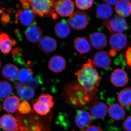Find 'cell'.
<instances>
[{"label":"cell","mask_w":131,"mask_h":131,"mask_svg":"<svg viewBox=\"0 0 131 131\" xmlns=\"http://www.w3.org/2000/svg\"><path fill=\"white\" fill-rule=\"evenodd\" d=\"M75 74L79 84L87 92L94 93L98 91L101 78L93 60L89 59Z\"/></svg>","instance_id":"cell-1"},{"label":"cell","mask_w":131,"mask_h":131,"mask_svg":"<svg viewBox=\"0 0 131 131\" xmlns=\"http://www.w3.org/2000/svg\"><path fill=\"white\" fill-rule=\"evenodd\" d=\"M30 7L34 14L43 17L46 16L56 19L57 13L54 10L56 0H28Z\"/></svg>","instance_id":"cell-2"},{"label":"cell","mask_w":131,"mask_h":131,"mask_svg":"<svg viewBox=\"0 0 131 131\" xmlns=\"http://www.w3.org/2000/svg\"><path fill=\"white\" fill-rule=\"evenodd\" d=\"M68 22L71 28L74 30H80L86 27L89 23V19L86 13L77 11L70 16Z\"/></svg>","instance_id":"cell-3"},{"label":"cell","mask_w":131,"mask_h":131,"mask_svg":"<svg viewBox=\"0 0 131 131\" xmlns=\"http://www.w3.org/2000/svg\"><path fill=\"white\" fill-rule=\"evenodd\" d=\"M103 25L109 31L111 34L121 33L127 29L126 20L120 16H116L106 20L103 22Z\"/></svg>","instance_id":"cell-4"},{"label":"cell","mask_w":131,"mask_h":131,"mask_svg":"<svg viewBox=\"0 0 131 131\" xmlns=\"http://www.w3.org/2000/svg\"><path fill=\"white\" fill-rule=\"evenodd\" d=\"M54 11L62 17L70 16L74 10V4L71 0H59L54 3Z\"/></svg>","instance_id":"cell-5"},{"label":"cell","mask_w":131,"mask_h":131,"mask_svg":"<svg viewBox=\"0 0 131 131\" xmlns=\"http://www.w3.org/2000/svg\"><path fill=\"white\" fill-rule=\"evenodd\" d=\"M15 17L16 24L19 23L25 26H30L35 25L34 14L30 9H20L16 13Z\"/></svg>","instance_id":"cell-6"},{"label":"cell","mask_w":131,"mask_h":131,"mask_svg":"<svg viewBox=\"0 0 131 131\" xmlns=\"http://www.w3.org/2000/svg\"><path fill=\"white\" fill-rule=\"evenodd\" d=\"M110 81L113 85L117 88L124 86L129 81L127 73L122 69H115L111 74Z\"/></svg>","instance_id":"cell-7"},{"label":"cell","mask_w":131,"mask_h":131,"mask_svg":"<svg viewBox=\"0 0 131 131\" xmlns=\"http://www.w3.org/2000/svg\"><path fill=\"white\" fill-rule=\"evenodd\" d=\"M75 122L78 128L84 129L90 126L93 122V119L88 112L85 110H79L76 115Z\"/></svg>","instance_id":"cell-8"},{"label":"cell","mask_w":131,"mask_h":131,"mask_svg":"<svg viewBox=\"0 0 131 131\" xmlns=\"http://www.w3.org/2000/svg\"><path fill=\"white\" fill-rule=\"evenodd\" d=\"M0 126L5 131H17L19 124L16 118L11 114H5L0 118Z\"/></svg>","instance_id":"cell-9"},{"label":"cell","mask_w":131,"mask_h":131,"mask_svg":"<svg viewBox=\"0 0 131 131\" xmlns=\"http://www.w3.org/2000/svg\"><path fill=\"white\" fill-rule=\"evenodd\" d=\"M93 62L96 67L106 69L111 65L112 59L108 52L102 51L95 54Z\"/></svg>","instance_id":"cell-10"},{"label":"cell","mask_w":131,"mask_h":131,"mask_svg":"<svg viewBox=\"0 0 131 131\" xmlns=\"http://www.w3.org/2000/svg\"><path fill=\"white\" fill-rule=\"evenodd\" d=\"M126 36L122 33L113 34L109 39V43L112 49L120 51L124 49L127 44Z\"/></svg>","instance_id":"cell-11"},{"label":"cell","mask_w":131,"mask_h":131,"mask_svg":"<svg viewBox=\"0 0 131 131\" xmlns=\"http://www.w3.org/2000/svg\"><path fill=\"white\" fill-rule=\"evenodd\" d=\"M66 62L65 59L59 55L52 57L48 63V68L54 73L62 72L65 69Z\"/></svg>","instance_id":"cell-12"},{"label":"cell","mask_w":131,"mask_h":131,"mask_svg":"<svg viewBox=\"0 0 131 131\" xmlns=\"http://www.w3.org/2000/svg\"><path fill=\"white\" fill-rule=\"evenodd\" d=\"M90 42L95 49L101 50L106 47L107 40L105 35L102 32H96L90 35Z\"/></svg>","instance_id":"cell-13"},{"label":"cell","mask_w":131,"mask_h":131,"mask_svg":"<svg viewBox=\"0 0 131 131\" xmlns=\"http://www.w3.org/2000/svg\"><path fill=\"white\" fill-rule=\"evenodd\" d=\"M40 50L45 53H51L56 50L57 43L56 39L49 36L43 37L39 42Z\"/></svg>","instance_id":"cell-14"},{"label":"cell","mask_w":131,"mask_h":131,"mask_svg":"<svg viewBox=\"0 0 131 131\" xmlns=\"http://www.w3.org/2000/svg\"><path fill=\"white\" fill-rule=\"evenodd\" d=\"M25 35L27 40L32 43L39 42L42 38V32L39 27L36 25L29 26L26 30Z\"/></svg>","instance_id":"cell-15"},{"label":"cell","mask_w":131,"mask_h":131,"mask_svg":"<svg viewBox=\"0 0 131 131\" xmlns=\"http://www.w3.org/2000/svg\"><path fill=\"white\" fill-rule=\"evenodd\" d=\"M107 106L103 102H98L91 106L90 109L91 116L97 119L103 118L107 114Z\"/></svg>","instance_id":"cell-16"},{"label":"cell","mask_w":131,"mask_h":131,"mask_svg":"<svg viewBox=\"0 0 131 131\" xmlns=\"http://www.w3.org/2000/svg\"><path fill=\"white\" fill-rule=\"evenodd\" d=\"M19 68L14 64H7L3 68L1 74L4 78L11 81L17 80L18 77Z\"/></svg>","instance_id":"cell-17"},{"label":"cell","mask_w":131,"mask_h":131,"mask_svg":"<svg viewBox=\"0 0 131 131\" xmlns=\"http://www.w3.org/2000/svg\"><path fill=\"white\" fill-rule=\"evenodd\" d=\"M16 44V41L12 39L7 34H0V50L3 53H9L12 50L13 46Z\"/></svg>","instance_id":"cell-18"},{"label":"cell","mask_w":131,"mask_h":131,"mask_svg":"<svg viewBox=\"0 0 131 131\" xmlns=\"http://www.w3.org/2000/svg\"><path fill=\"white\" fill-rule=\"evenodd\" d=\"M15 86L18 95L23 99L30 100L34 96V90L25 84L18 82H15Z\"/></svg>","instance_id":"cell-19"},{"label":"cell","mask_w":131,"mask_h":131,"mask_svg":"<svg viewBox=\"0 0 131 131\" xmlns=\"http://www.w3.org/2000/svg\"><path fill=\"white\" fill-rule=\"evenodd\" d=\"M115 10L119 16L128 17L131 14V3L128 0H119L115 6Z\"/></svg>","instance_id":"cell-20"},{"label":"cell","mask_w":131,"mask_h":131,"mask_svg":"<svg viewBox=\"0 0 131 131\" xmlns=\"http://www.w3.org/2000/svg\"><path fill=\"white\" fill-rule=\"evenodd\" d=\"M74 47L80 54H86L91 50V46L86 38L78 37L75 39L74 42Z\"/></svg>","instance_id":"cell-21"},{"label":"cell","mask_w":131,"mask_h":131,"mask_svg":"<svg viewBox=\"0 0 131 131\" xmlns=\"http://www.w3.org/2000/svg\"><path fill=\"white\" fill-rule=\"evenodd\" d=\"M20 102V100L17 96H9L3 102V109L8 113H14L18 109Z\"/></svg>","instance_id":"cell-22"},{"label":"cell","mask_w":131,"mask_h":131,"mask_svg":"<svg viewBox=\"0 0 131 131\" xmlns=\"http://www.w3.org/2000/svg\"><path fill=\"white\" fill-rule=\"evenodd\" d=\"M70 28L66 20H62L56 25L54 28L55 34L58 37L64 39L68 37L70 33Z\"/></svg>","instance_id":"cell-23"},{"label":"cell","mask_w":131,"mask_h":131,"mask_svg":"<svg viewBox=\"0 0 131 131\" xmlns=\"http://www.w3.org/2000/svg\"><path fill=\"white\" fill-rule=\"evenodd\" d=\"M108 111L110 117L115 120L122 119L126 114L125 110L124 108L117 103H113L110 105Z\"/></svg>","instance_id":"cell-24"},{"label":"cell","mask_w":131,"mask_h":131,"mask_svg":"<svg viewBox=\"0 0 131 131\" xmlns=\"http://www.w3.org/2000/svg\"><path fill=\"white\" fill-rule=\"evenodd\" d=\"M113 13L112 7L110 5L106 3L100 4L96 8V16L102 19H108L112 15Z\"/></svg>","instance_id":"cell-25"},{"label":"cell","mask_w":131,"mask_h":131,"mask_svg":"<svg viewBox=\"0 0 131 131\" xmlns=\"http://www.w3.org/2000/svg\"><path fill=\"white\" fill-rule=\"evenodd\" d=\"M117 99L121 106L129 107L131 106V88L124 89L119 93Z\"/></svg>","instance_id":"cell-26"},{"label":"cell","mask_w":131,"mask_h":131,"mask_svg":"<svg viewBox=\"0 0 131 131\" xmlns=\"http://www.w3.org/2000/svg\"><path fill=\"white\" fill-rule=\"evenodd\" d=\"M13 92L11 84L6 81H0V98L5 99L9 97Z\"/></svg>","instance_id":"cell-27"},{"label":"cell","mask_w":131,"mask_h":131,"mask_svg":"<svg viewBox=\"0 0 131 131\" xmlns=\"http://www.w3.org/2000/svg\"><path fill=\"white\" fill-rule=\"evenodd\" d=\"M34 73L30 68H23L19 71L18 79L22 83H28L32 77Z\"/></svg>","instance_id":"cell-28"},{"label":"cell","mask_w":131,"mask_h":131,"mask_svg":"<svg viewBox=\"0 0 131 131\" xmlns=\"http://www.w3.org/2000/svg\"><path fill=\"white\" fill-rule=\"evenodd\" d=\"M33 107L36 113L42 115L47 114L50 112L51 109L48 105L38 100L34 104Z\"/></svg>","instance_id":"cell-29"},{"label":"cell","mask_w":131,"mask_h":131,"mask_svg":"<svg viewBox=\"0 0 131 131\" xmlns=\"http://www.w3.org/2000/svg\"><path fill=\"white\" fill-rule=\"evenodd\" d=\"M94 0H75V5L79 9L86 10L89 9L93 4Z\"/></svg>","instance_id":"cell-30"},{"label":"cell","mask_w":131,"mask_h":131,"mask_svg":"<svg viewBox=\"0 0 131 131\" xmlns=\"http://www.w3.org/2000/svg\"><path fill=\"white\" fill-rule=\"evenodd\" d=\"M38 100L41 102L47 104L51 108L54 106V102L53 101V98L50 95L42 94L39 97Z\"/></svg>","instance_id":"cell-31"},{"label":"cell","mask_w":131,"mask_h":131,"mask_svg":"<svg viewBox=\"0 0 131 131\" xmlns=\"http://www.w3.org/2000/svg\"><path fill=\"white\" fill-rule=\"evenodd\" d=\"M19 112L22 114H27L30 112L31 107L30 104L26 100H24L20 103L18 108Z\"/></svg>","instance_id":"cell-32"},{"label":"cell","mask_w":131,"mask_h":131,"mask_svg":"<svg viewBox=\"0 0 131 131\" xmlns=\"http://www.w3.org/2000/svg\"><path fill=\"white\" fill-rule=\"evenodd\" d=\"M40 83L41 78L39 76H36L32 78L28 82L27 86L34 90L38 88Z\"/></svg>","instance_id":"cell-33"},{"label":"cell","mask_w":131,"mask_h":131,"mask_svg":"<svg viewBox=\"0 0 131 131\" xmlns=\"http://www.w3.org/2000/svg\"><path fill=\"white\" fill-rule=\"evenodd\" d=\"M12 54H13V57L15 61L21 64H24V62L20 59L21 58H20V56H21V52L19 47H17V48L14 49L12 51Z\"/></svg>","instance_id":"cell-34"},{"label":"cell","mask_w":131,"mask_h":131,"mask_svg":"<svg viewBox=\"0 0 131 131\" xmlns=\"http://www.w3.org/2000/svg\"><path fill=\"white\" fill-rule=\"evenodd\" d=\"M122 127L125 131H131V115L125 120L122 125Z\"/></svg>","instance_id":"cell-35"},{"label":"cell","mask_w":131,"mask_h":131,"mask_svg":"<svg viewBox=\"0 0 131 131\" xmlns=\"http://www.w3.org/2000/svg\"><path fill=\"white\" fill-rule=\"evenodd\" d=\"M125 57L127 63L131 67V47L127 49L125 53Z\"/></svg>","instance_id":"cell-36"},{"label":"cell","mask_w":131,"mask_h":131,"mask_svg":"<svg viewBox=\"0 0 131 131\" xmlns=\"http://www.w3.org/2000/svg\"><path fill=\"white\" fill-rule=\"evenodd\" d=\"M10 20V16L9 15L6 13H3L1 18V21L3 25L8 23Z\"/></svg>","instance_id":"cell-37"},{"label":"cell","mask_w":131,"mask_h":131,"mask_svg":"<svg viewBox=\"0 0 131 131\" xmlns=\"http://www.w3.org/2000/svg\"><path fill=\"white\" fill-rule=\"evenodd\" d=\"M84 131H102V129L95 126H90Z\"/></svg>","instance_id":"cell-38"},{"label":"cell","mask_w":131,"mask_h":131,"mask_svg":"<svg viewBox=\"0 0 131 131\" xmlns=\"http://www.w3.org/2000/svg\"><path fill=\"white\" fill-rule=\"evenodd\" d=\"M22 6L24 9H28L30 8L28 0H20Z\"/></svg>","instance_id":"cell-39"},{"label":"cell","mask_w":131,"mask_h":131,"mask_svg":"<svg viewBox=\"0 0 131 131\" xmlns=\"http://www.w3.org/2000/svg\"><path fill=\"white\" fill-rule=\"evenodd\" d=\"M103 1L108 5L113 6L116 5L119 0H103Z\"/></svg>","instance_id":"cell-40"},{"label":"cell","mask_w":131,"mask_h":131,"mask_svg":"<svg viewBox=\"0 0 131 131\" xmlns=\"http://www.w3.org/2000/svg\"><path fill=\"white\" fill-rule=\"evenodd\" d=\"M108 53L110 56L114 57L117 55V51L115 50L114 49H111L109 51Z\"/></svg>","instance_id":"cell-41"},{"label":"cell","mask_w":131,"mask_h":131,"mask_svg":"<svg viewBox=\"0 0 131 131\" xmlns=\"http://www.w3.org/2000/svg\"><path fill=\"white\" fill-rule=\"evenodd\" d=\"M2 110V106L1 105V104H0V112H1V111Z\"/></svg>","instance_id":"cell-42"},{"label":"cell","mask_w":131,"mask_h":131,"mask_svg":"<svg viewBox=\"0 0 131 131\" xmlns=\"http://www.w3.org/2000/svg\"><path fill=\"white\" fill-rule=\"evenodd\" d=\"M1 60H0V69H1Z\"/></svg>","instance_id":"cell-43"},{"label":"cell","mask_w":131,"mask_h":131,"mask_svg":"<svg viewBox=\"0 0 131 131\" xmlns=\"http://www.w3.org/2000/svg\"><path fill=\"white\" fill-rule=\"evenodd\" d=\"M130 1H131V0H130Z\"/></svg>","instance_id":"cell-44"}]
</instances>
